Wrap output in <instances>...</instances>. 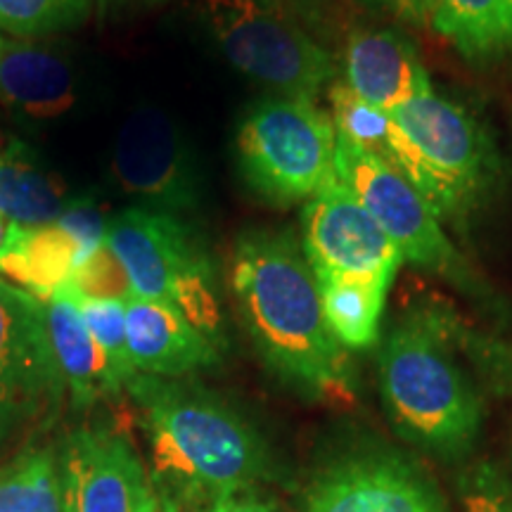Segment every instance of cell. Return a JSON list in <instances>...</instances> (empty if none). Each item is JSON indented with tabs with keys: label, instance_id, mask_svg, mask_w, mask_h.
Wrapping results in <instances>:
<instances>
[{
	"label": "cell",
	"instance_id": "obj_1",
	"mask_svg": "<svg viewBox=\"0 0 512 512\" xmlns=\"http://www.w3.org/2000/svg\"><path fill=\"white\" fill-rule=\"evenodd\" d=\"M230 292L256 354L285 387L323 406H356L354 363L325 323L318 280L292 230H242Z\"/></svg>",
	"mask_w": 512,
	"mask_h": 512
},
{
	"label": "cell",
	"instance_id": "obj_2",
	"mask_svg": "<svg viewBox=\"0 0 512 512\" xmlns=\"http://www.w3.org/2000/svg\"><path fill=\"white\" fill-rule=\"evenodd\" d=\"M465 325L437 304H415L377 351L382 406L399 437L441 460H463L484 430L486 403L463 363Z\"/></svg>",
	"mask_w": 512,
	"mask_h": 512
},
{
	"label": "cell",
	"instance_id": "obj_3",
	"mask_svg": "<svg viewBox=\"0 0 512 512\" xmlns=\"http://www.w3.org/2000/svg\"><path fill=\"white\" fill-rule=\"evenodd\" d=\"M136 401L164 494L211 501L271 479L261 434L226 399L190 380L138 373L126 389Z\"/></svg>",
	"mask_w": 512,
	"mask_h": 512
},
{
	"label": "cell",
	"instance_id": "obj_4",
	"mask_svg": "<svg viewBox=\"0 0 512 512\" xmlns=\"http://www.w3.org/2000/svg\"><path fill=\"white\" fill-rule=\"evenodd\" d=\"M107 245L124 266L133 297L176 309L226 347L214 256L188 219L126 207L107 223Z\"/></svg>",
	"mask_w": 512,
	"mask_h": 512
},
{
	"label": "cell",
	"instance_id": "obj_5",
	"mask_svg": "<svg viewBox=\"0 0 512 512\" xmlns=\"http://www.w3.org/2000/svg\"><path fill=\"white\" fill-rule=\"evenodd\" d=\"M337 131L316 100L268 95L256 100L235 133L242 183L264 204L309 202L335 174Z\"/></svg>",
	"mask_w": 512,
	"mask_h": 512
},
{
	"label": "cell",
	"instance_id": "obj_6",
	"mask_svg": "<svg viewBox=\"0 0 512 512\" xmlns=\"http://www.w3.org/2000/svg\"><path fill=\"white\" fill-rule=\"evenodd\" d=\"M197 10L226 60L271 95L318 100L337 81L335 55L268 0H197Z\"/></svg>",
	"mask_w": 512,
	"mask_h": 512
},
{
	"label": "cell",
	"instance_id": "obj_7",
	"mask_svg": "<svg viewBox=\"0 0 512 512\" xmlns=\"http://www.w3.org/2000/svg\"><path fill=\"white\" fill-rule=\"evenodd\" d=\"M335 171L366 204L403 261L439 275L472 299H491L489 285L446 235L444 221L422 192L387 166L337 133Z\"/></svg>",
	"mask_w": 512,
	"mask_h": 512
},
{
	"label": "cell",
	"instance_id": "obj_8",
	"mask_svg": "<svg viewBox=\"0 0 512 512\" xmlns=\"http://www.w3.org/2000/svg\"><path fill=\"white\" fill-rule=\"evenodd\" d=\"M392 114L437 181L441 221L463 223L501 183L503 162L491 133L467 107L434 88Z\"/></svg>",
	"mask_w": 512,
	"mask_h": 512
},
{
	"label": "cell",
	"instance_id": "obj_9",
	"mask_svg": "<svg viewBox=\"0 0 512 512\" xmlns=\"http://www.w3.org/2000/svg\"><path fill=\"white\" fill-rule=\"evenodd\" d=\"M112 183L131 207L188 219L204 204V176L171 114L152 105L133 110L112 145Z\"/></svg>",
	"mask_w": 512,
	"mask_h": 512
},
{
	"label": "cell",
	"instance_id": "obj_10",
	"mask_svg": "<svg viewBox=\"0 0 512 512\" xmlns=\"http://www.w3.org/2000/svg\"><path fill=\"white\" fill-rule=\"evenodd\" d=\"M302 512H451L444 491L408 453L363 446L320 470Z\"/></svg>",
	"mask_w": 512,
	"mask_h": 512
},
{
	"label": "cell",
	"instance_id": "obj_11",
	"mask_svg": "<svg viewBox=\"0 0 512 512\" xmlns=\"http://www.w3.org/2000/svg\"><path fill=\"white\" fill-rule=\"evenodd\" d=\"M62 394L46 304L0 275V439L53 413Z\"/></svg>",
	"mask_w": 512,
	"mask_h": 512
},
{
	"label": "cell",
	"instance_id": "obj_12",
	"mask_svg": "<svg viewBox=\"0 0 512 512\" xmlns=\"http://www.w3.org/2000/svg\"><path fill=\"white\" fill-rule=\"evenodd\" d=\"M302 247L316 280L363 278L392 285L403 256L337 171L302 211Z\"/></svg>",
	"mask_w": 512,
	"mask_h": 512
},
{
	"label": "cell",
	"instance_id": "obj_13",
	"mask_svg": "<svg viewBox=\"0 0 512 512\" xmlns=\"http://www.w3.org/2000/svg\"><path fill=\"white\" fill-rule=\"evenodd\" d=\"M57 467L62 512H138L150 494L136 448L119 432H74Z\"/></svg>",
	"mask_w": 512,
	"mask_h": 512
},
{
	"label": "cell",
	"instance_id": "obj_14",
	"mask_svg": "<svg viewBox=\"0 0 512 512\" xmlns=\"http://www.w3.org/2000/svg\"><path fill=\"white\" fill-rule=\"evenodd\" d=\"M342 69L351 93L389 114L432 88L418 46L399 29H351Z\"/></svg>",
	"mask_w": 512,
	"mask_h": 512
},
{
	"label": "cell",
	"instance_id": "obj_15",
	"mask_svg": "<svg viewBox=\"0 0 512 512\" xmlns=\"http://www.w3.org/2000/svg\"><path fill=\"white\" fill-rule=\"evenodd\" d=\"M126 339L133 366L143 375L183 380L221 363V344L183 313L147 299L126 302Z\"/></svg>",
	"mask_w": 512,
	"mask_h": 512
},
{
	"label": "cell",
	"instance_id": "obj_16",
	"mask_svg": "<svg viewBox=\"0 0 512 512\" xmlns=\"http://www.w3.org/2000/svg\"><path fill=\"white\" fill-rule=\"evenodd\" d=\"M328 100L332 124H335L339 136L351 140L356 147L366 150L368 155L377 157L380 162L392 166L394 171H399L401 176H406L430 200L439 214L441 195L437 181H434L425 157L420 155L418 147L408 138V133L399 126L394 114L368 105L366 100L351 93L347 83L339 79L328 88Z\"/></svg>",
	"mask_w": 512,
	"mask_h": 512
},
{
	"label": "cell",
	"instance_id": "obj_17",
	"mask_svg": "<svg viewBox=\"0 0 512 512\" xmlns=\"http://www.w3.org/2000/svg\"><path fill=\"white\" fill-rule=\"evenodd\" d=\"M0 102L50 119L74 102L72 67L36 41L0 34Z\"/></svg>",
	"mask_w": 512,
	"mask_h": 512
},
{
	"label": "cell",
	"instance_id": "obj_18",
	"mask_svg": "<svg viewBox=\"0 0 512 512\" xmlns=\"http://www.w3.org/2000/svg\"><path fill=\"white\" fill-rule=\"evenodd\" d=\"M43 304L57 368L74 406L91 408L105 396H112L105 358L83 320L72 287H62L53 297L43 299Z\"/></svg>",
	"mask_w": 512,
	"mask_h": 512
},
{
	"label": "cell",
	"instance_id": "obj_19",
	"mask_svg": "<svg viewBox=\"0 0 512 512\" xmlns=\"http://www.w3.org/2000/svg\"><path fill=\"white\" fill-rule=\"evenodd\" d=\"M86 261L83 249L57 223L36 228L12 223L0 249V275L38 299H48L72 283Z\"/></svg>",
	"mask_w": 512,
	"mask_h": 512
},
{
	"label": "cell",
	"instance_id": "obj_20",
	"mask_svg": "<svg viewBox=\"0 0 512 512\" xmlns=\"http://www.w3.org/2000/svg\"><path fill=\"white\" fill-rule=\"evenodd\" d=\"M53 171L22 140L0 145V214L15 226H48L69 204Z\"/></svg>",
	"mask_w": 512,
	"mask_h": 512
},
{
	"label": "cell",
	"instance_id": "obj_21",
	"mask_svg": "<svg viewBox=\"0 0 512 512\" xmlns=\"http://www.w3.org/2000/svg\"><path fill=\"white\" fill-rule=\"evenodd\" d=\"M425 19L465 60L512 53V0H422Z\"/></svg>",
	"mask_w": 512,
	"mask_h": 512
},
{
	"label": "cell",
	"instance_id": "obj_22",
	"mask_svg": "<svg viewBox=\"0 0 512 512\" xmlns=\"http://www.w3.org/2000/svg\"><path fill=\"white\" fill-rule=\"evenodd\" d=\"M320 302L325 323L347 351L373 347L380 337V323L389 285L363 278H320Z\"/></svg>",
	"mask_w": 512,
	"mask_h": 512
},
{
	"label": "cell",
	"instance_id": "obj_23",
	"mask_svg": "<svg viewBox=\"0 0 512 512\" xmlns=\"http://www.w3.org/2000/svg\"><path fill=\"white\" fill-rule=\"evenodd\" d=\"M0 512H62L60 467L46 448H29L0 467Z\"/></svg>",
	"mask_w": 512,
	"mask_h": 512
},
{
	"label": "cell",
	"instance_id": "obj_24",
	"mask_svg": "<svg viewBox=\"0 0 512 512\" xmlns=\"http://www.w3.org/2000/svg\"><path fill=\"white\" fill-rule=\"evenodd\" d=\"M76 302H79L83 320H86L88 330H91L95 344H98L100 354L105 358L112 396L126 392L128 384L138 375L131 354H128L126 302H119V299H88L79 297V294H76Z\"/></svg>",
	"mask_w": 512,
	"mask_h": 512
},
{
	"label": "cell",
	"instance_id": "obj_25",
	"mask_svg": "<svg viewBox=\"0 0 512 512\" xmlns=\"http://www.w3.org/2000/svg\"><path fill=\"white\" fill-rule=\"evenodd\" d=\"M95 0H0V34L36 38L76 29L91 15Z\"/></svg>",
	"mask_w": 512,
	"mask_h": 512
},
{
	"label": "cell",
	"instance_id": "obj_26",
	"mask_svg": "<svg viewBox=\"0 0 512 512\" xmlns=\"http://www.w3.org/2000/svg\"><path fill=\"white\" fill-rule=\"evenodd\" d=\"M69 287L79 297L88 299H119V302L133 299V290L124 266L119 264V259L114 256L107 242L74 273Z\"/></svg>",
	"mask_w": 512,
	"mask_h": 512
},
{
	"label": "cell",
	"instance_id": "obj_27",
	"mask_svg": "<svg viewBox=\"0 0 512 512\" xmlns=\"http://www.w3.org/2000/svg\"><path fill=\"white\" fill-rule=\"evenodd\" d=\"M460 501L465 512H512V482L496 463L482 460L460 477Z\"/></svg>",
	"mask_w": 512,
	"mask_h": 512
},
{
	"label": "cell",
	"instance_id": "obj_28",
	"mask_svg": "<svg viewBox=\"0 0 512 512\" xmlns=\"http://www.w3.org/2000/svg\"><path fill=\"white\" fill-rule=\"evenodd\" d=\"M268 3L297 19L320 43L335 34V27L342 22V0H268Z\"/></svg>",
	"mask_w": 512,
	"mask_h": 512
},
{
	"label": "cell",
	"instance_id": "obj_29",
	"mask_svg": "<svg viewBox=\"0 0 512 512\" xmlns=\"http://www.w3.org/2000/svg\"><path fill=\"white\" fill-rule=\"evenodd\" d=\"M211 512H280L268 498L259 496L254 489L238 491L211 505Z\"/></svg>",
	"mask_w": 512,
	"mask_h": 512
},
{
	"label": "cell",
	"instance_id": "obj_30",
	"mask_svg": "<svg viewBox=\"0 0 512 512\" xmlns=\"http://www.w3.org/2000/svg\"><path fill=\"white\" fill-rule=\"evenodd\" d=\"M363 3L380 8L389 15L406 24H422L425 22V8H422V0H363Z\"/></svg>",
	"mask_w": 512,
	"mask_h": 512
},
{
	"label": "cell",
	"instance_id": "obj_31",
	"mask_svg": "<svg viewBox=\"0 0 512 512\" xmlns=\"http://www.w3.org/2000/svg\"><path fill=\"white\" fill-rule=\"evenodd\" d=\"M138 512H181V510H178V501L174 496L164 494V491L150 489V494H147Z\"/></svg>",
	"mask_w": 512,
	"mask_h": 512
},
{
	"label": "cell",
	"instance_id": "obj_32",
	"mask_svg": "<svg viewBox=\"0 0 512 512\" xmlns=\"http://www.w3.org/2000/svg\"><path fill=\"white\" fill-rule=\"evenodd\" d=\"M100 8H112V5H157L164 0H95Z\"/></svg>",
	"mask_w": 512,
	"mask_h": 512
},
{
	"label": "cell",
	"instance_id": "obj_33",
	"mask_svg": "<svg viewBox=\"0 0 512 512\" xmlns=\"http://www.w3.org/2000/svg\"><path fill=\"white\" fill-rule=\"evenodd\" d=\"M10 228H12V223L5 219L3 214H0V249H3V245H5V240H8V235H10Z\"/></svg>",
	"mask_w": 512,
	"mask_h": 512
}]
</instances>
